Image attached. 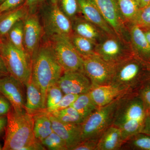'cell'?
<instances>
[{"mask_svg":"<svg viewBox=\"0 0 150 150\" xmlns=\"http://www.w3.org/2000/svg\"><path fill=\"white\" fill-rule=\"evenodd\" d=\"M64 72L48 40L40 43L32 59L31 79L41 91L44 110L47 90L56 83Z\"/></svg>","mask_w":150,"mask_h":150,"instance_id":"cell-1","label":"cell"},{"mask_svg":"<svg viewBox=\"0 0 150 150\" xmlns=\"http://www.w3.org/2000/svg\"><path fill=\"white\" fill-rule=\"evenodd\" d=\"M148 112L137 92L121 96L116 109L113 124L121 130L123 141L141 133Z\"/></svg>","mask_w":150,"mask_h":150,"instance_id":"cell-2","label":"cell"},{"mask_svg":"<svg viewBox=\"0 0 150 150\" xmlns=\"http://www.w3.org/2000/svg\"><path fill=\"white\" fill-rule=\"evenodd\" d=\"M4 143L3 150H21L35 141L33 115L25 110L17 112L12 107L6 115Z\"/></svg>","mask_w":150,"mask_h":150,"instance_id":"cell-3","label":"cell"},{"mask_svg":"<svg viewBox=\"0 0 150 150\" xmlns=\"http://www.w3.org/2000/svg\"><path fill=\"white\" fill-rule=\"evenodd\" d=\"M146 65L134 54L115 65L110 84L127 93L137 91L148 78Z\"/></svg>","mask_w":150,"mask_h":150,"instance_id":"cell-4","label":"cell"},{"mask_svg":"<svg viewBox=\"0 0 150 150\" xmlns=\"http://www.w3.org/2000/svg\"><path fill=\"white\" fill-rule=\"evenodd\" d=\"M10 75L23 86L30 81L32 74V59L25 51L14 46L6 37L0 53Z\"/></svg>","mask_w":150,"mask_h":150,"instance_id":"cell-5","label":"cell"},{"mask_svg":"<svg viewBox=\"0 0 150 150\" xmlns=\"http://www.w3.org/2000/svg\"><path fill=\"white\" fill-rule=\"evenodd\" d=\"M123 95L107 105L98 108L81 123L82 141L99 139L103 132L112 125L116 109Z\"/></svg>","mask_w":150,"mask_h":150,"instance_id":"cell-6","label":"cell"},{"mask_svg":"<svg viewBox=\"0 0 150 150\" xmlns=\"http://www.w3.org/2000/svg\"><path fill=\"white\" fill-rule=\"evenodd\" d=\"M48 40L64 72H84L82 57L76 51L69 37L54 35L48 38Z\"/></svg>","mask_w":150,"mask_h":150,"instance_id":"cell-7","label":"cell"},{"mask_svg":"<svg viewBox=\"0 0 150 150\" xmlns=\"http://www.w3.org/2000/svg\"><path fill=\"white\" fill-rule=\"evenodd\" d=\"M43 30L47 38L54 35L70 37L73 33L71 20L64 13L58 4L50 3L42 13Z\"/></svg>","mask_w":150,"mask_h":150,"instance_id":"cell-8","label":"cell"},{"mask_svg":"<svg viewBox=\"0 0 150 150\" xmlns=\"http://www.w3.org/2000/svg\"><path fill=\"white\" fill-rule=\"evenodd\" d=\"M96 51L101 59L115 66L134 55L130 44L109 35L96 44Z\"/></svg>","mask_w":150,"mask_h":150,"instance_id":"cell-9","label":"cell"},{"mask_svg":"<svg viewBox=\"0 0 150 150\" xmlns=\"http://www.w3.org/2000/svg\"><path fill=\"white\" fill-rule=\"evenodd\" d=\"M82 58L84 72L91 81L93 87L110 84L115 65L105 62L98 55Z\"/></svg>","mask_w":150,"mask_h":150,"instance_id":"cell-10","label":"cell"},{"mask_svg":"<svg viewBox=\"0 0 150 150\" xmlns=\"http://www.w3.org/2000/svg\"><path fill=\"white\" fill-rule=\"evenodd\" d=\"M93 1L116 36L125 43L130 44L129 32L120 13L117 0Z\"/></svg>","mask_w":150,"mask_h":150,"instance_id":"cell-11","label":"cell"},{"mask_svg":"<svg viewBox=\"0 0 150 150\" xmlns=\"http://www.w3.org/2000/svg\"><path fill=\"white\" fill-rule=\"evenodd\" d=\"M23 22L24 48L33 59L40 47L44 30L36 13H28L23 20Z\"/></svg>","mask_w":150,"mask_h":150,"instance_id":"cell-12","label":"cell"},{"mask_svg":"<svg viewBox=\"0 0 150 150\" xmlns=\"http://www.w3.org/2000/svg\"><path fill=\"white\" fill-rule=\"evenodd\" d=\"M64 94L79 95L89 92L92 88L91 81L84 72H64L56 83Z\"/></svg>","mask_w":150,"mask_h":150,"instance_id":"cell-13","label":"cell"},{"mask_svg":"<svg viewBox=\"0 0 150 150\" xmlns=\"http://www.w3.org/2000/svg\"><path fill=\"white\" fill-rule=\"evenodd\" d=\"M23 85L11 75L0 78V93L11 104L14 110L22 112L25 110Z\"/></svg>","mask_w":150,"mask_h":150,"instance_id":"cell-14","label":"cell"},{"mask_svg":"<svg viewBox=\"0 0 150 150\" xmlns=\"http://www.w3.org/2000/svg\"><path fill=\"white\" fill-rule=\"evenodd\" d=\"M48 113L52 122L53 131L64 140L68 150H71L81 142V124L64 123Z\"/></svg>","mask_w":150,"mask_h":150,"instance_id":"cell-15","label":"cell"},{"mask_svg":"<svg viewBox=\"0 0 150 150\" xmlns=\"http://www.w3.org/2000/svg\"><path fill=\"white\" fill-rule=\"evenodd\" d=\"M80 11L84 18L93 23L108 35L116 36L108 24L93 0H78Z\"/></svg>","mask_w":150,"mask_h":150,"instance_id":"cell-16","label":"cell"},{"mask_svg":"<svg viewBox=\"0 0 150 150\" xmlns=\"http://www.w3.org/2000/svg\"><path fill=\"white\" fill-rule=\"evenodd\" d=\"M129 34L132 51L134 55L144 63H150V45L144 32L139 25L131 23Z\"/></svg>","mask_w":150,"mask_h":150,"instance_id":"cell-17","label":"cell"},{"mask_svg":"<svg viewBox=\"0 0 150 150\" xmlns=\"http://www.w3.org/2000/svg\"><path fill=\"white\" fill-rule=\"evenodd\" d=\"M88 93L98 108L107 105L124 94L127 93L111 84L93 87Z\"/></svg>","mask_w":150,"mask_h":150,"instance_id":"cell-18","label":"cell"},{"mask_svg":"<svg viewBox=\"0 0 150 150\" xmlns=\"http://www.w3.org/2000/svg\"><path fill=\"white\" fill-rule=\"evenodd\" d=\"M71 22L73 33L89 39L96 44L100 42L108 35L84 18L76 17L71 21Z\"/></svg>","mask_w":150,"mask_h":150,"instance_id":"cell-19","label":"cell"},{"mask_svg":"<svg viewBox=\"0 0 150 150\" xmlns=\"http://www.w3.org/2000/svg\"><path fill=\"white\" fill-rule=\"evenodd\" d=\"M29 13L25 3L16 8L0 13V36L6 37L11 28L18 22L24 20Z\"/></svg>","mask_w":150,"mask_h":150,"instance_id":"cell-20","label":"cell"},{"mask_svg":"<svg viewBox=\"0 0 150 150\" xmlns=\"http://www.w3.org/2000/svg\"><path fill=\"white\" fill-rule=\"evenodd\" d=\"M123 142L121 130L112 125L100 137L96 150H120Z\"/></svg>","mask_w":150,"mask_h":150,"instance_id":"cell-21","label":"cell"},{"mask_svg":"<svg viewBox=\"0 0 150 150\" xmlns=\"http://www.w3.org/2000/svg\"><path fill=\"white\" fill-rule=\"evenodd\" d=\"M25 86L26 88V100L25 110L33 115L43 111L44 109L40 89L31 79Z\"/></svg>","mask_w":150,"mask_h":150,"instance_id":"cell-22","label":"cell"},{"mask_svg":"<svg viewBox=\"0 0 150 150\" xmlns=\"http://www.w3.org/2000/svg\"><path fill=\"white\" fill-rule=\"evenodd\" d=\"M33 117L34 137L41 142L54 131L52 122L48 113L44 110L33 115Z\"/></svg>","mask_w":150,"mask_h":150,"instance_id":"cell-23","label":"cell"},{"mask_svg":"<svg viewBox=\"0 0 150 150\" xmlns=\"http://www.w3.org/2000/svg\"><path fill=\"white\" fill-rule=\"evenodd\" d=\"M70 38L76 51L82 57L97 55L96 51L97 44L92 40L74 33Z\"/></svg>","mask_w":150,"mask_h":150,"instance_id":"cell-24","label":"cell"},{"mask_svg":"<svg viewBox=\"0 0 150 150\" xmlns=\"http://www.w3.org/2000/svg\"><path fill=\"white\" fill-rule=\"evenodd\" d=\"M71 106L76 110L84 119L98 108L95 104L88 92L79 95Z\"/></svg>","mask_w":150,"mask_h":150,"instance_id":"cell-25","label":"cell"},{"mask_svg":"<svg viewBox=\"0 0 150 150\" xmlns=\"http://www.w3.org/2000/svg\"><path fill=\"white\" fill-rule=\"evenodd\" d=\"M120 150H150V136L139 133L123 142Z\"/></svg>","mask_w":150,"mask_h":150,"instance_id":"cell-26","label":"cell"},{"mask_svg":"<svg viewBox=\"0 0 150 150\" xmlns=\"http://www.w3.org/2000/svg\"><path fill=\"white\" fill-rule=\"evenodd\" d=\"M117 2L123 21L132 23L140 9L138 0H117Z\"/></svg>","mask_w":150,"mask_h":150,"instance_id":"cell-27","label":"cell"},{"mask_svg":"<svg viewBox=\"0 0 150 150\" xmlns=\"http://www.w3.org/2000/svg\"><path fill=\"white\" fill-rule=\"evenodd\" d=\"M7 39L17 48L25 51L23 45L24 22L23 20L16 23L6 36Z\"/></svg>","mask_w":150,"mask_h":150,"instance_id":"cell-28","label":"cell"},{"mask_svg":"<svg viewBox=\"0 0 150 150\" xmlns=\"http://www.w3.org/2000/svg\"><path fill=\"white\" fill-rule=\"evenodd\" d=\"M59 121L66 123L81 124L84 118L80 113L72 106L50 113Z\"/></svg>","mask_w":150,"mask_h":150,"instance_id":"cell-29","label":"cell"},{"mask_svg":"<svg viewBox=\"0 0 150 150\" xmlns=\"http://www.w3.org/2000/svg\"><path fill=\"white\" fill-rule=\"evenodd\" d=\"M41 143L45 148H47L49 150H68L64 140L54 131L43 140Z\"/></svg>","mask_w":150,"mask_h":150,"instance_id":"cell-30","label":"cell"},{"mask_svg":"<svg viewBox=\"0 0 150 150\" xmlns=\"http://www.w3.org/2000/svg\"><path fill=\"white\" fill-rule=\"evenodd\" d=\"M58 4L64 13L71 21L80 11L78 0H59Z\"/></svg>","mask_w":150,"mask_h":150,"instance_id":"cell-31","label":"cell"},{"mask_svg":"<svg viewBox=\"0 0 150 150\" xmlns=\"http://www.w3.org/2000/svg\"><path fill=\"white\" fill-rule=\"evenodd\" d=\"M64 95L62 90L57 84L50 86L46 94V109H49L56 105Z\"/></svg>","mask_w":150,"mask_h":150,"instance_id":"cell-32","label":"cell"},{"mask_svg":"<svg viewBox=\"0 0 150 150\" xmlns=\"http://www.w3.org/2000/svg\"><path fill=\"white\" fill-rule=\"evenodd\" d=\"M131 23L137 24L141 28H150V4L140 9L134 21Z\"/></svg>","mask_w":150,"mask_h":150,"instance_id":"cell-33","label":"cell"},{"mask_svg":"<svg viewBox=\"0 0 150 150\" xmlns=\"http://www.w3.org/2000/svg\"><path fill=\"white\" fill-rule=\"evenodd\" d=\"M79 95L73 94H64L60 101L55 106L48 109H45V111L47 113H51L55 111L62 110L67 108L70 107L72 104L77 98Z\"/></svg>","mask_w":150,"mask_h":150,"instance_id":"cell-34","label":"cell"},{"mask_svg":"<svg viewBox=\"0 0 150 150\" xmlns=\"http://www.w3.org/2000/svg\"><path fill=\"white\" fill-rule=\"evenodd\" d=\"M144 104L147 112L150 110V79L148 78L136 91Z\"/></svg>","mask_w":150,"mask_h":150,"instance_id":"cell-35","label":"cell"},{"mask_svg":"<svg viewBox=\"0 0 150 150\" xmlns=\"http://www.w3.org/2000/svg\"><path fill=\"white\" fill-rule=\"evenodd\" d=\"M99 139L83 140L73 148L71 150H96Z\"/></svg>","mask_w":150,"mask_h":150,"instance_id":"cell-36","label":"cell"},{"mask_svg":"<svg viewBox=\"0 0 150 150\" xmlns=\"http://www.w3.org/2000/svg\"><path fill=\"white\" fill-rule=\"evenodd\" d=\"M25 2V0H5L0 4V13L18 8Z\"/></svg>","mask_w":150,"mask_h":150,"instance_id":"cell-37","label":"cell"},{"mask_svg":"<svg viewBox=\"0 0 150 150\" xmlns=\"http://www.w3.org/2000/svg\"><path fill=\"white\" fill-rule=\"evenodd\" d=\"M12 107V106L10 101L0 93V116L7 115Z\"/></svg>","mask_w":150,"mask_h":150,"instance_id":"cell-38","label":"cell"},{"mask_svg":"<svg viewBox=\"0 0 150 150\" xmlns=\"http://www.w3.org/2000/svg\"><path fill=\"white\" fill-rule=\"evenodd\" d=\"M44 0H25V4L28 8L29 13H36L38 7Z\"/></svg>","mask_w":150,"mask_h":150,"instance_id":"cell-39","label":"cell"},{"mask_svg":"<svg viewBox=\"0 0 150 150\" xmlns=\"http://www.w3.org/2000/svg\"><path fill=\"white\" fill-rule=\"evenodd\" d=\"M46 150L45 146L41 142L36 139L32 143H30L22 148L21 150Z\"/></svg>","mask_w":150,"mask_h":150,"instance_id":"cell-40","label":"cell"},{"mask_svg":"<svg viewBox=\"0 0 150 150\" xmlns=\"http://www.w3.org/2000/svg\"><path fill=\"white\" fill-rule=\"evenodd\" d=\"M10 75L8 70L2 57L0 54V78Z\"/></svg>","mask_w":150,"mask_h":150,"instance_id":"cell-41","label":"cell"},{"mask_svg":"<svg viewBox=\"0 0 150 150\" xmlns=\"http://www.w3.org/2000/svg\"><path fill=\"white\" fill-rule=\"evenodd\" d=\"M141 133L150 136V115L149 114H147L145 119L144 124Z\"/></svg>","mask_w":150,"mask_h":150,"instance_id":"cell-42","label":"cell"},{"mask_svg":"<svg viewBox=\"0 0 150 150\" xmlns=\"http://www.w3.org/2000/svg\"><path fill=\"white\" fill-rule=\"evenodd\" d=\"M7 123L6 115L0 116V136L4 132Z\"/></svg>","mask_w":150,"mask_h":150,"instance_id":"cell-43","label":"cell"},{"mask_svg":"<svg viewBox=\"0 0 150 150\" xmlns=\"http://www.w3.org/2000/svg\"><path fill=\"white\" fill-rule=\"evenodd\" d=\"M140 8H143L150 4V0H138Z\"/></svg>","mask_w":150,"mask_h":150,"instance_id":"cell-44","label":"cell"},{"mask_svg":"<svg viewBox=\"0 0 150 150\" xmlns=\"http://www.w3.org/2000/svg\"><path fill=\"white\" fill-rule=\"evenodd\" d=\"M144 33L146 38L150 45V28H149L146 31L144 32Z\"/></svg>","mask_w":150,"mask_h":150,"instance_id":"cell-45","label":"cell"},{"mask_svg":"<svg viewBox=\"0 0 150 150\" xmlns=\"http://www.w3.org/2000/svg\"><path fill=\"white\" fill-rule=\"evenodd\" d=\"M3 45V38L0 36V53L1 51Z\"/></svg>","mask_w":150,"mask_h":150,"instance_id":"cell-46","label":"cell"},{"mask_svg":"<svg viewBox=\"0 0 150 150\" xmlns=\"http://www.w3.org/2000/svg\"><path fill=\"white\" fill-rule=\"evenodd\" d=\"M49 1H50V3L51 4H58L59 0H49Z\"/></svg>","mask_w":150,"mask_h":150,"instance_id":"cell-47","label":"cell"},{"mask_svg":"<svg viewBox=\"0 0 150 150\" xmlns=\"http://www.w3.org/2000/svg\"><path fill=\"white\" fill-rule=\"evenodd\" d=\"M5 0H0V4H2L3 2H4Z\"/></svg>","mask_w":150,"mask_h":150,"instance_id":"cell-48","label":"cell"},{"mask_svg":"<svg viewBox=\"0 0 150 150\" xmlns=\"http://www.w3.org/2000/svg\"><path fill=\"white\" fill-rule=\"evenodd\" d=\"M148 114H149V115H150V110H149V111H148Z\"/></svg>","mask_w":150,"mask_h":150,"instance_id":"cell-49","label":"cell"},{"mask_svg":"<svg viewBox=\"0 0 150 150\" xmlns=\"http://www.w3.org/2000/svg\"><path fill=\"white\" fill-rule=\"evenodd\" d=\"M1 149H2L1 148V146H0V150H1Z\"/></svg>","mask_w":150,"mask_h":150,"instance_id":"cell-50","label":"cell"}]
</instances>
